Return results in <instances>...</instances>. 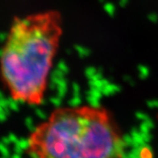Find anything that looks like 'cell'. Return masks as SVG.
<instances>
[{"mask_svg":"<svg viewBox=\"0 0 158 158\" xmlns=\"http://www.w3.org/2000/svg\"><path fill=\"white\" fill-rule=\"evenodd\" d=\"M63 34L62 14L40 11L14 18L0 54V77L14 101L40 105Z\"/></svg>","mask_w":158,"mask_h":158,"instance_id":"1","label":"cell"},{"mask_svg":"<svg viewBox=\"0 0 158 158\" xmlns=\"http://www.w3.org/2000/svg\"><path fill=\"white\" fill-rule=\"evenodd\" d=\"M125 141L106 108H56L35 127L27 140L31 158H121Z\"/></svg>","mask_w":158,"mask_h":158,"instance_id":"2","label":"cell"}]
</instances>
